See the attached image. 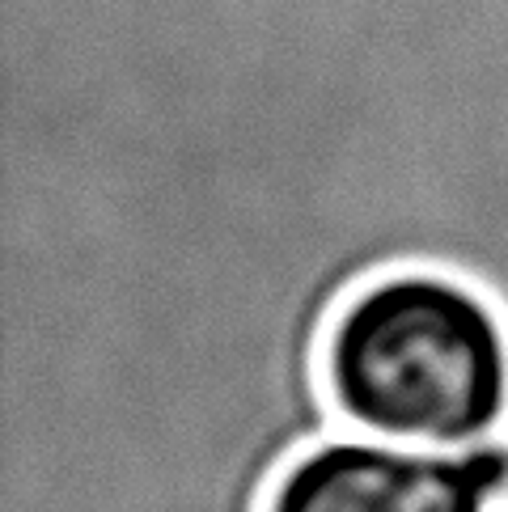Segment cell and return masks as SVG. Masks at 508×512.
I'll return each mask as SVG.
<instances>
[{"mask_svg":"<svg viewBox=\"0 0 508 512\" xmlns=\"http://www.w3.org/2000/svg\"><path fill=\"white\" fill-rule=\"evenodd\" d=\"M352 432L466 449L508 432V318L470 280L403 267L352 292L326 335Z\"/></svg>","mask_w":508,"mask_h":512,"instance_id":"1","label":"cell"},{"mask_svg":"<svg viewBox=\"0 0 508 512\" xmlns=\"http://www.w3.org/2000/svg\"><path fill=\"white\" fill-rule=\"evenodd\" d=\"M508 441L445 449L335 432L284 466L263 512H500Z\"/></svg>","mask_w":508,"mask_h":512,"instance_id":"2","label":"cell"}]
</instances>
